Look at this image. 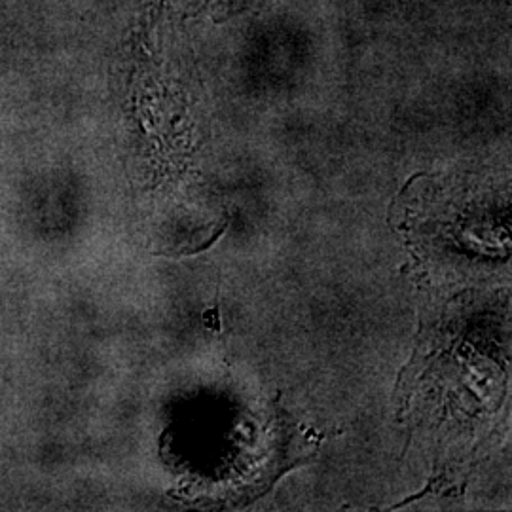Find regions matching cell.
<instances>
[{"instance_id":"cell-1","label":"cell","mask_w":512,"mask_h":512,"mask_svg":"<svg viewBox=\"0 0 512 512\" xmlns=\"http://www.w3.org/2000/svg\"><path fill=\"white\" fill-rule=\"evenodd\" d=\"M200 10H207L215 21L222 19L236 18L243 12L258 10L266 6L272 0H196Z\"/></svg>"}]
</instances>
